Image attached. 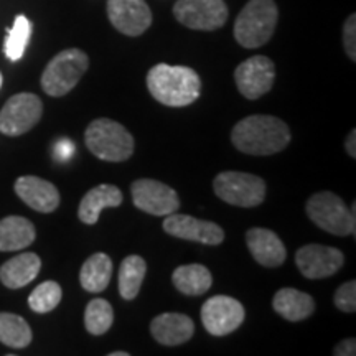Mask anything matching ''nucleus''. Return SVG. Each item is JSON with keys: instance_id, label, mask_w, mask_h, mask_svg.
<instances>
[{"instance_id": "3", "label": "nucleus", "mask_w": 356, "mask_h": 356, "mask_svg": "<svg viewBox=\"0 0 356 356\" xmlns=\"http://www.w3.org/2000/svg\"><path fill=\"white\" fill-rule=\"evenodd\" d=\"M279 10L274 0H249L234 22V38L244 48H259L274 35Z\"/></svg>"}, {"instance_id": "19", "label": "nucleus", "mask_w": 356, "mask_h": 356, "mask_svg": "<svg viewBox=\"0 0 356 356\" xmlns=\"http://www.w3.org/2000/svg\"><path fill=\"white\" fill-rule=\"evenodd\" d=\"M122 203V191L114 185H97L84 195L78 208V218L84 225H95L104 208H118Z\"/></svg>"}, {"instance_id": "31", "label": "nucleus", "mask_w": 356, "mask_h": 356, "mask_svg": "<svg viewBox=\"0 0 356 356\" xmlns=\"http://www.w3.org/2000/svg\"><path fill=\"white\" fill-rule=\"evenodd\" d=\"M356 15H351L345 22L343 29V43H345V51L350 56L351 61H356Z\"/></svg>"}, {"instance_id": "22", "label": "nucleus", "mask_w": 356, "mask_h": 356, "mask_svg": "<svg viewBox=\"0 0 356 356\" xmlns=\"http://www.w3.org/2000/svg\"><path fill=\"white\" fill-rule=\"evenodd\" d=\"M273 305L280 317L289 322H300L309 318L315 310V302L309 293L291 287L280 289L274 296Z\"/></svg>"}, {"instance_id": "24", "label": "nucleus", "mask_w": 356, "mask_h": 356, "mask_svg": "<svg viewBox=\"0 0 356 356\" xmlns=\"http://www.w3.org/2000/svg\"><path fill=\"white\" fill-rule=\"evenodd\" d=\"M111 275H113V261L104 252H96L88 257L81 270H79V282L84 291L97 293L108 287Z\"/></svg>"}, {"instance_id": "7", "label": "nucleus", "mask_w": 356, "mask_h": 356, "mask_svg": "<svg viewBox=\"0 0 356 356\" xmlns=\"http://www.w3.org/2000/svg\"><path fill=\"white\" fill-rule=\"evenodd\" d=\"M213 188L222 202L241 208H254L266 198V181L244 172H222L216 175Z\"/></svg>"}, {"instance_id": "4", "label": "nucleus", "mask_w": 356, "mask_h": 356, "mask_svg": "<svg viewBox=\"0 0 356 356\" xmlns=\"http://www.w3.org/2000/svg\"><path fill=\"white\" fill-rule=\"evenodd\" d=\"M84 142L95 157L106 162H124L134 154V137L113 119H96L84 132Z\"/></svg>"}, {"instance_id": "14", "label": "nucleus", "mask_w": 356, "mask_h": 356, "mask_svg": "<svg viewBox=\"0 0 356 356\" xmlns=\"http://www.w3.org/2000/svg\"><path fill=\"white\" fill-rule=\"evenodd\" d=\"M162 226L163 231L173 238L208 244V246H218L225 239V231L216 222L198 220L188 215H178L177 211L168 215Z\"/></svg>"}, {"instance_id": "18", "label": "nucleus", "mask_w": 356, "mask_h": 356, "mask_svg": "<svg viewBox=\"0 0 356 356\" xmlns=\"http://www.w3.org/2000/svg\"><path fill=\"white\" fill-rule=\"evenodd\" d=\"M195 332V323L184 314H162L150 323V333L160 345L177 346L186 343Z\"/></svg>"}, {"instance_id": "27", "label": "nucleus", "mask_w": 356, "mask_h": 356, "mask_svg": "<svg viewBox=\"0 0 356 356\" xmlns=\"http://www.w3.org/2000/svg\"><path fill=\"white\" fill-rule=\"evenodd\" d=\"M114 310L108 300L92 299L84 312V327L91 335L99 337L113 327Z\"/></svg>"}, {"instance_id": "8", "label": "nucleus", "mask_w": 356, "mask_h": 356, "mask_svg": "<svg viewBox=\"0 0 356 356\" xmlns=\"http://www.w3.org/2000/svg\"><path fill=\"white\" fill-rule=\"evenodd\" d=\"M43 114V104L38 96L20 92L12 96L0 111V132L17 137L37 126Z\"/></svg>"}, {"instance_id": "13", "label": "nucleus", "mask_w": 356, "mask_h": 356, "mask_svg": "<svg viewBox=\"0 0 356 356\" xmlns=\"http://www.w3.org/2000/svg\"><path fill=\"white\" fill-rule=\"evenodd\" d=\"M296 264L307 279H325L337 274L345 264V254L337 248L307 244L296 254Z\"/></svg>"}, {"instance_id": "21", "label": "nucleus", "mask_w": 356, "mask_h": 356, "mask_svg": "<svg viewBox=\"0 0 356 356\" xmlns=\"http://www.w3.org/2000/svg\"><path fill=\"white\" fill-rule=\"evenodd\" d=\"M37 238L32 221L24 216H7L0 220V251H20Z\"/></svg>"}, {"instance_id": "2", "label": "nucleus", "mask_w": 356, "mask_h": 356, "mask_svg": "<svg viewBox=\"0 0 356 356\" xmlns=\"http://www.w3.org/2000/svg\"><path fill=\"white\" fill-rule=\"evenodd\" d=\"M147 88L160 104L184 108L193 104L202 92V79L188 66L155 65L147 74Z\"/></svg>"}, {"instance_id": "36", "label": "nucleus", "mask_w": 356, "mask_h": 356, "mask_svg": "<svg viewBox=\"0 0 356 356\" xmlns=\"http://www.w3.org/2000/svg\"><path fill=\"white\" fill-rule=\"evenodd\" d=\"M0 88H2V73H0Z\"/></svg>"}, {"instance_id": "26", "label": "nucleus", "mask_w": 356, "mask_h": 356, "mask_svg": "<svg viewBox=\"0 0 356 356\" xmlns=\"http://www.w3.org/2000/svg\"><path fill=\"white\" fill-rule=\"evenodd\" d=\"M0 341L10 348H25L32 341V328L20 315L0 314Z\"/></svg>"}, {"instance_id": "6", "label": "nucleus", "mask_w": 356, "mask_h": 356, "mask_svg": "<svg viewBox=\"0 0 356 356\" xmlns=\"http://www.w3.org/2000/svg\"><path fill=\"white\" fill-rule=\"evenodd\" d=\"M88 66V55L78 48H68L58 53L42 74L43 91L53 97L68 95L86 73Z\"/></svg>"}, {"instance_id": "25", "label": "nucleus", "mask_w": 356, "mask_h": 356, "mask_svg": "<svg viewBox=\"0 0 356 356\" xmlns=\"http://www.w3.org/2000/svg\"><path fill=\"white\" fill-rule=\"evenodd\" d=\"M145 273L147 264L140 256H127L121 262V269H119V293H121L122 299L132 300L139 296Z\"/></svg>"}, {"instance_id": "35", "label": "nucleus", "mask_w": 356, "mask_h": 356, "mask_svg": "<svg viewBox=\"0 0 356 356\" xmlns=\"http://www.w3.org/2000/svg\"><path fill=\"white\" fill-rule=\"evenodd\" d=\"M109 356H129L127 351H113V353H109Z\"/></svg>"}, {"instance_id": "10", "label": "nucleus", "mask_w": 356, "mask_h": 356, "mask_svg": "<svg viewBox=\"0 0 356 356\" xmlns=\"http://www.w3.org/2000/svg\"><path fill=\"white\" fill-rule=\"evenodd\" d=\"M132 202L136 208L154 216H168L178 211L180 198L177 191L152 178H140L131 185Z\"/></svg>"}, {"instance_id": "32", "label": "nucleus", "mask_w": 356, "mask_h": 356, "mask_svg": "<svg viewBox=\"0 0 356 356\" xmlns=\"http://www.w3.org/2000/svg\"><path fill=\"white\" fill-rule=\"evenodd\" d=\"M74 154V144L68 139H61L55 145V159L60 162H66Z\"/></svg>"}, {"instance_id": "12", "label": "nucleus", "mask_w": 356, "mask_h": 356, "mask_svg": "<svg viewBox=\"0 0 356 356\" xmlns=\"http://www.w3.org/2000/svg\"><path fill=\"white\" fill-rule=\"evenodd\" d=\"M275 78V66L267 56L248 58L234 71L236 86L246 99H259L270 91Z\"/></svg>"}, {"instance_id": "29", "label": "nucleus", "mask_w": 356, "mask_h": 356, "mask_svg": "<svg viewBox=\"0 0 356 356\" xmlns=\"http://www.w3.org/2000/svg\"><path fill=\"white\" fill-rule=\"evenodd\" d=\"M61 297H63V291L60 284H56L55 280H47L30 293L29 305L37 314H48L60 305Z\"/></svg>"}, {"instance_id": "5", "label": "nucleus", "mask_w": 356, "mask_h": 356, "mask_svg": "<svg viewBox=\"0 0 356 356\" xmlns=\"http://www.w3.org/2000/svg\"><path fill=\"white\" fill-rule=\"evenodd\" d=\"M307 215L320 229L335 236L356 234V204L348 210L343 200L332 191H318L312 195L305 204Z\"/></svg>"}, {"instance_id": "30", "label": "nucleus", "mask_w": 356, "mask_h": 356, "mask_svg": "<svg viewBox=\"0 0 356 356\" xmlns=\"http://www.w3.org/2000/svg\"><path fill=\"white\" fill-rule=\"evenodd\" d=\"M335 302L337 309L345 312V314H355L356 312V282L350 280V282L341 284L335 292Z\"/></svg>"}, {"instance_id": "9", "label": "nucleus", "mask_w": 356, "mask_h": 356, "mask_svg": "<svg viewBox=\"0 0 356 356\" xmlns=\"http://www.w3.org/2000/svg\"><path fill=\"white\" fill-rule=\"evenodd\" d=\"M173 15L191 30L213 32L226 24L228 7L225 0H178L173 6Z\"/></svg>"}, {"instance_id": "33", "label": "nucleus", "mask_w": 356, "mask_h": 356, "mask_svg": "<svg viewBox=\"0 0 356 356\" xmlns=\"http://www.w3.org/2000/svg\"><path fill=\"white\" fill-rule=\"evenodd\" d=\"M335 356H355L356 355V340L355 338H346V340L340 341L333 350Z\"/></svg>"}, {"instance_id": "15", "label": "nucleus", "mask_w": 356, "mask_h": 356, "mask_svg": "<svg viewBox=\"0 0 356 356\" xmlns=\"http://www.w3.org/2000/svg\"><path fill=\"white\" fill-rule=\"evenodd\" d=\"M108 17L114 29L127 37H139L152 25L145 0H108Z\"/></svg>"}, {"instance_id": "11", "label": "nucleus", "mask_w": 356, "mask_h": 356, "mask_svg": "<svg viewBox=\"0 0 356 356\" xmlns=\"http://www.w3.org/2000/svg\"><path fill=\"white\" fill-rule=\"evenodd\" d=\"M246 312L239 300L228 296H215L202 307V322L213 337H225L241 327Z\"/></svg>"}, {"instance_id": "28", "label": "nucleus", "mask_w": 356, "mask_h": 356, "mask_svg": "<svg viewBox=\"0 0 356 356\" xmlns=\"http://www.w3.org/2000/svg\"><path fill=\"white\" fill-rule=\"evenodd\" d=\"M30 35H32V24L25 15H17L12 29L8 30L3 51L10 61H19L26 50Z\"/></svg>"}, {"instance_id": "16", "label": "nucleus", "mask_w": 356, "mask_h": 356, "mask_svg": "<svg viewBox=\"0 0 356 356\" xmlns=\"http://www.w3.org/2000/svg\"><path fill=\"white\" fill-rule=\"evenodd\" d=\"M15 193L32 210L40 213L55 211L60 204V191L56 186L40 177H20L15 181Z\"/></svg>"}, {"instance_id": "34", "label": "nucleus", "mask_w": 356, "mask_h": 356, "mask_svg": "<svg viewBox=\"0 0 356 356\" xmlns=\"http://www.w3.org/2000/svg\"><path fill=\"white\" fill-rule=\"evenodd\" d=\"M355 144H356V131L353 129V131L350 132L348 139H346V142H345L346 152H348V155H350L351 159H356V147H355Z\"/></svg>"}, {"instance_id": "20", "label": "nucleus", "mask_w": 356, "mask_h": 356, "mask_svg": "<svg viewBox=\"0 0 356 356\" xmlns=\"http://www.w3.org/2000/svg\"><path fill=\"white\" fill-rule=\"evenodd\" d=\"M42 269V261L35 252H24L0 267V280L8 289L25 287L37 277Z\"/></svg>"}, {"instance_id": "23", "label": "nucleus", "mask_w": 356, "mask_h": 356, "mask_svg": "<svg viewBox=\"0 0 356 356\" xmlns=\"http://www.w3.org/2000/svg\"><path fill=\"white\" fill-rule=\"evenodd\" d=\"M172 282L178 292L188 297L203 296L210 291L213 277L211 273L202 264H186L173 270Z\"/></svg>"}, {"instance_id": "17", "label": "nucleus", "mask_w": 356, "mask_h": 356, "mask_svg": "<svg viewBox=\"0 0 356 356\" xmlns=\"http://www.w3.org/2000/svg\"><path fill=\"white\" fill-rule=\"evenodd\" d=\"M246 243L249 252L261 266L279 267L286 261L287 251L274 231L266 228H251L246 233Z\"/></svg>"}, {"instance_id": "1", "label": "nucleus", "mask_w": 356, "mask_h": 356, "mask_svg": "<svg viewBox=\"0 0 356 356\" xmlns=\"http://www.w3.org/2000/svg\"><path fill=\"white\" fill-rule=\"evenodd\" d=\"M231 142L248 155H273L282 152L291 142L287 124L274 115H249L231 131Z\"/></svg>"}]
</instances>
